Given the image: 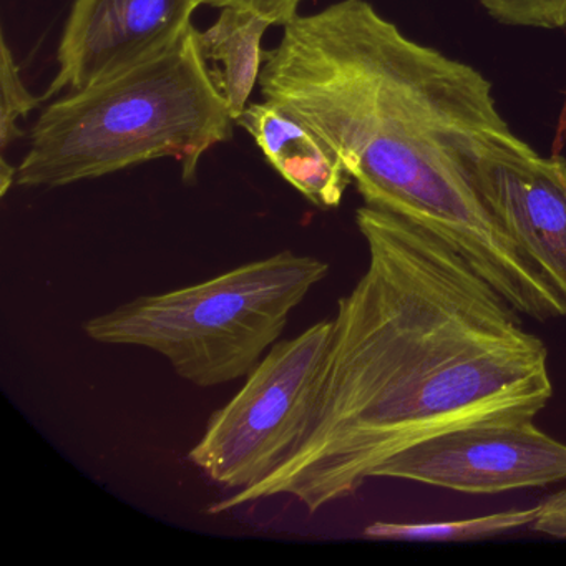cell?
Returning a JSON list of instances; mask_svg holds the SVG:
<instances>
[{
    "instance_id": "cell-1",
    "label": "cell",
    "mask_w": 566,
    "mask_h": 566,
    "mask_svg": "<svg viewBox=\"0 0 566 566\" xmlns=\"http://www.w3.org/2000/svg\"><path fill=\"white\" fill-rule=\"evenodd\" d=\"M367 268L337 301L316 419L270 476L218 500V515L291 496L319 512L437 433L535 420L553 397L548 349L462 254L377 208L356 211Z\"/></svg>"
},
{
    "instance_id": "cell-2",
    "label": "cell",
    "mask_w": 566,
    "mask_h": 566,
    "mask_svg": "<svg viewBox=\"0 0 566 566\" xmlns=\"http://www.w3.org/2000/svg\"><path fill=\"white\" fill-rule=\"evenodd\" d=\"M258 85L329 145L367 207L436 234L520 314L566 316L480 187V150L510 127L475 67L407 38L367 0H339L283 25Z\"/></svg>"
},
{
    "instance_id": "cell-3",
    "label": "cell",
    "mask_w": 566,
    "mask_h": 566,
    "mask_svg": "<svg viewBox=\"0 0 566 566\" xmlns=\"http://www.w3.org/2000/svg\"><path fill=\"white\" fill-rule=\"evenodd\" d=\"M233 125L191 25L160 54L49 105L15 185L69 187L160 158L177 160L191 181L205 154L231 140Z\"/></svg>"
},
{
    "instance_id": "cell-4",
    "label": "cell",
    "mask_w": 566,
    "mask_h": 566,
    "mask_svg": "<svg viewBox=\"0 0 566 566\" xmlns=\"http://www.w3.org/2000/svg\"><path fill=\"white\" fill-rule=\"evenodd\" d=\"M327 274L326 261L284 250L203 283L135 297L82 327L94 343L160 354L193 386H223L256 367Z\"/></svg>"
},
{
    "instance_id": "cell-5",
    "label": "cell",
    "mask_w": 566,
    "mask_h": 566,
    "mask_svg": "<svg viewBox=\"0 0 566 566\" xmlns=\"http://www.w3.org/2000/svg\"><path fill=\"white\" fill-rule=\"evenodd\" d=\"M333 317L293 339L277 340L247 376L237 396L214 410L188 460L224 489L256 485L280 469L316 419Z\"/></svg>"
},
{
    "instance_id": "cell-6",
    "label": "cell",
    "mask_w": 566,
    "mask_h": 566,
    "mask_svg": "<svg viewBox=\"0 0 566 566\" xmlns=\"http://www.w3.org/2000/svg\"><path fill=\"white\" fill-rule=\"evenodd\" d=\"M374 479H399L463 493L536 489L566 480V443L533 420L457 427L394 455Z\"/></svg>"
},
{
    "instance_id": "cell-7",
    "label": "cell",
    "mask_w": 566,
    "mask_h": 566,
    "mask_svg": "<svg viewBox=\"0 0 566 566\" xmlns=\"http://www.w3.org/2000/svg\"><path fill=\"white\" fill-rule=\"evenodd\" d=\"M480 187L520 250L566 300V160L536 154L512 130L489 138Z\"/></svg>"
},
{
    "instance_id": "cell-8",
    "label": "cell",
    "mask_w": 566,
    "mask_h": 566,
    "mask_svg": "<svg viewBox=\"0 0 566 566\" xmlns=\"http://www.w3.org/2000/svg\"><path fill=\"white\" fill-rule=\"evenodd\" d=\"M200 0H74L45 98L81 91L160 54L191 28Z\"/></svg>"
},
{
    "instance_id": "cell-9",
    "label": "cell",
    "mask_w": 566,
    "mask_h": 566,
    "mask_svg": "<svg viewBox=\"0 0 566 566\" xmlns=\"http://www.w3.org/2000/svg\"><path fill=\"white\" fill-rule=\"evenodd\" d=\"M237 125L248 132L264 158L314 207L331 210L343 201L350 177L329 145L274 102H253Z\"/></svg>"
},
{
    "instance_id": "cell-10",
    "label": "cell",
    "mask_w": 566,
    "mask_h": 566,
    "mask_svg": "<svg viewBox=\"0 0 566 566\" xmlns=\"http://www.w3.org/2000/svg\"><path fill=\"white\" fill-rule=\"evenodd\" d=\"M217 21L198 31V45L208 71L237 124L260 84L264 34L273 28L256 12L241 8L220 9Z\"/></svg>"
},
{
    "instance_id": "cell-11",
    "label": "cell",
    "mask_w": 566,
    "mask_h": 566,
    "mask_svg": "<svg viewBox=\"0 0 566 566\" xmlns=\"http://www.w3.org/2000/svg\"><path fill=\"white\" fill-rule=\"evenodd\" d=\"M539 510L542 503L528 509L505 510L489 515L443 522H374L364 528L363 535L382 542H476L515 530L530 528L538 518Z\"/></svg>"
},
{
    "instance_id": "cell-12",
    "label": "cell",
    "mask_w": 566,
    "mask_h": 566,
    "mask_svg": "<svg viewBox=\"0 0 566 566\" xmlns=\"http://www.w3.org/2000/svg\"><path fill=\"white\" fill-rule=\"evenodd\" d=\"M44 98L35 97L22 81L21 69L14 52L9 48L8 39L0 41V148L8 150L9 145L24 137L19 122L28 117Z\"/></svg>"
},
{
    "instance_id": "cell-13",
    "label": "cell",
    "mask_w": 566,
    "mask_h": 566,
    "mask_svg": "<svg viewBox=\"0 0 566 566\" xmlns=\"http://www.w3.org/2000/svg\"><path fill=\"white\" fill-rule=\"evenodd\" d=\"M483 9L512 24L565 28L566 0H479Z\"/></svg>"
},
{
    "instance_id": "cell-14",
    "label": "cell",
    "mask_w": 566,
    "mask_h": 566,
    "mask_svg": "<svg viewBox=\"0 0 566 566\" xmlns=\"http://www.w3.org/2000/svg\"><path fill=\"white\" fill-rule=\"evenodd\" d=\"M201 6L210 8H241L256 12L273 25H286L297 18L303 0H200Z\"/></svg>"
},
{
    "instance_id": "cell-15",
    "label": "cell",
    "mask_w": 566,
    "mask_h": 566,
    "mask_svg": "<svg viewBox=\"0 0 566 566\" xmlns=\"http://www.w3.org/2000/svg\"><path fill=\"white\" fill-rule=\"evenodd\" d=\"M530 530L553 538L566 539V489L553 493L542 503L538 518Z\"/></svg>"
},
{
    "instance_id": "cell-16",
    "label": "cell",
    "mask_w": 566,
    "mask_h": 566,
    "mask_svg": "<svg viewBox=\"0 0 566 566\" xmlns=\"http://www.w3.org/2000/svg\"><path fill=\"white\" fill-rule=\"evenodd\" d=\"M15 184H18V167L9 164L6 157L0 158V195L6 197Z\"/></svg>"
},
{
    "instance_id": "cell-17",
    "label": "cell",
    "mask_w": 566,
    "mask_h": 566,
    "mask_svg": "<svg viewBox=\"0 0 566 566\" xmlns=\"http://www.w3.org/2000/svg\"><path fill=\"white\" fill-rule=\"evenodd\" d=\"M566 140V92H565V102H563L562 112H559L558 125H556L555 132V144H553V154L558 155L559 150H562L563 145H565Z\"/></svg>"
}]
</instances>
